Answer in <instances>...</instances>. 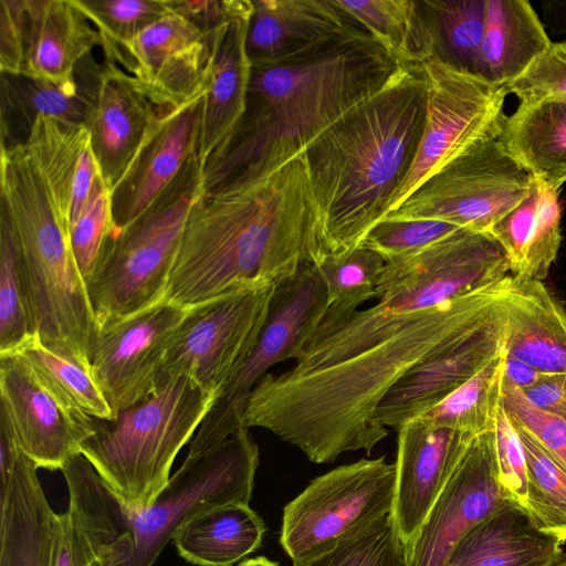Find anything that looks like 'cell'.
Instances as JSON below:
<instances>
[{"mask_svg": "<svg viewBox=\"0 0 566 566\" xmlns=\"http://www.w3.org/2000/svg\"><path fill=\"white\" fill-rule=\"evenodd\" d=\"M509 274L499 243L468 229L386 262L378 303L328 306L295 364L255 385L243 427L272 432L314 463L369 454L388 436L374 418L380 400L419 361L504 312Z\"/></svg>", "mask_w": 566, "mask_h": 566, "instance_id": "6da1fadb", "label": "cell"}, {"mask_svg": "<svg viewBox=\"0 0 566 566\" xmlns=\"http://www.w3.org/2000/svg\"><path fill=\"white\" fill-rule=\"evenodd\" d=\"M302 154L199 196L164 301L192 307L238 291L275 287L325 258Z\"/></svg>", "mask_w": 566, "mask_h": 566, "instance_id": "7a4b0ae2", "label": "cell"}, {"mask_svg": "<svg viewBox=\"0 0 566 566\" xmlns=\"http://www.w3.org/2000/svg\"><path fill=\"white\" fill-rule=\"evenodd\" d=\"M426 101L422 66L399 65L303 151L325 256L358 247L389 212L417 154Z\"/></svg>", "mask_w": 566, "mask_h": 566, "instance_id": "3957f363", "label": "cell"}, {"mask_svg": "<svg viewBox=\"0 0 566 566\" xmlns=\"http://www.w3.org/2000/svg\"><path fill=\"white\" fill-rule=\"evenodd\" d=\"M400 64L371 36L290 64L252 67L245 112L205 164L203 191L243 171L268 172L296 156L377 93Z\"/></svg>", "mask_w": 566, "mask_h": 566, "instance_id": "277c9868", "label": "cell"}, {"mask_svg": "<svg viewBox=\"0 0 566 566\" xmlns=\"http://www.w3.org/2000/svg\"><path fill=\"white\" fill-rule=\"evenodd\" d=\"M0 180V211L17 235L34 334L91 371L99 327L71 247V184L25 146L1 151Z\"/></svg>", "mask_w": 566, "mask_h": 566, "instance_id": "5b68a950", "label": "cell"}, {"mask_svg": "<svg viewBox=\"0 0 566 566\" xmlns=\"http://www.w3.org/2000/svg\"><path fill=\"white\" fill-rule=\"evenodd\" d=\"M214 398L190 377L165 379L147 398L95 424L81 454L123 510L140 512L167 485L175 458Z\"/></svg>", "mask_w": 566, "mask_h": 566, "instance_id": "8992f818", "label": "cell"}, {"mask_svg": "<svg viewBox=\"0 0 566 566\" xmlns=\"http://www.w3.org/2000/svg\"><path fill=\"white\" fill-rule=\"evenodd\" d=\"M203 168L197 151L140 217L112 229L87 283L98 327L164 301L187 218L203 192Z\"/></svg>", "mask_w": 566, "mask_h": 566, "instance_id": "52a82bcc", "label": "cell"}, {"mask_svg": "<svg viewBox=\"0 0 566 566\" xmlns=\"http://www.w3.org/2000/svg\"><path fill=\"white\" fill-rule=\"evenodd\" d=\"M258 465L259 447L243 427L203 453L187 454L150 506L140 512L122 509L132 544L117 566H153L197 515L226 504H249Z\"/></svg>", "mask_w": 566, "mask_h": 566, "instance_id": "ba28073f", "label": "cell"}, {"mask_svg": "<svg viewBox=\"0 0 566 566\" xmlns=\"http://www.w3.org/2000/svg\"><path fill=\"white\" fill-rule=\"evenodd\" d=\"M327 307L326 286L314 264L303 265L275 287L256 340L217 392L188 454L203 453L243 427L247 401L255 385L275 364L296 359Z\"/></svg>", "mask_w": 566, "mask_h": 566, "instance_id": "9c48e42d", "label": "cell"}, {"mask_svg": "<svg viewBox=\"0 0 566 566\" xmlns=\"http://www.w3.org/2000/svg\"><path fill=\"white\" fill-rule=\"evenodd\" d=\"M396 464L360 459L314 480L283 510L280 543L293 565L317 558L391 513Z\"/></svg>", "mask_w": 566, "mask_h": 566, "instance_id": "30bf717a", "label": "cell"}, {"mask_svg": "<svg viewBox=\"0 0 566 566\" xmlns=\"http://www.w3.org/2000/svg\"><path fill=\"white\" fill-rule=\"evenodd\" d=\"M534 181L497 137H488L446 165L382 219H432L489 233L530 195Z\"/></svg>", "mask_w": 566, "mask_h": 566, "instance_id": "8fae6325", "label": "cell"}, {"mask_svg": "<svg viewBox=\"0 0 566 566\" xmlns=\"http://www.w3.org/2000/svg\"><path fill=\"white\" fill-rule=\"evenodd\" d=\"M422 70L427 80L422 135L389 212L472 145L499 137L504 118L505 85L458 70L437 55Z\"/></svg>", "mask_w": 566, "mask_h": 566, "instance_id": "7c38bea8", "label": "cell"}, {"mask_svg": "<svg viewBox=\"0 0 566 566\" xmlns=\"http://www.w3.org/2000/svg\"><path fill=\"white\" fill-rule=\"evenodd\" d=\"M275 287L238 291L189 307L168 346L159 382L186 376L217 395L256 340Z\"/></svg>", "mask_w": 566, "mask_h": 566, "instance_id": "4fadbf2b", "label": "cell"}, {"mask_svg": "<svg viewBox=\"0 0 566 566\" xmlns=\"http://www.w3.org/2000/svg\"><path fill=\"white\" fill-rule=\"evenodd\" d=\"M511 504L499 481L495 429L467 434L441 491L406 551L407 566H444L471 528Z\"/></svg>", "mask_w": 566, "mask_h": 566, "instance_id": "5bb4252c", "label": "cell"}, {"mask_svg": "<svg viewBox=\"0 0 566 566\" xmlns=\"http://www.w3.org/2000/svg\"><path fill=\"white\" fill-rule=\"evenodd\" d=\"M188 308L163 301L99 327L91 373L114 418L156 389L168 346Z\"/></svg>", "mask_w": 566, "mask_h": 566, "instance_id": "9a60e30c", "label": "cell"}, {"mask_svg": "<svg viewBox=\"0 0 566 566\" xmlns=\"http://www.w3.org/2000/svg\"><path fill=\"white\" fill-rule=\"evenodd\" d=\"M0 420L22 453L48 470L80 454L96 424L51 392L19 353L0 355Z\"/></svg>", "mask_w": 566, "mask_h": 566, "instance_id": "2e32d148", "label": "cell"}, {"mask_svg": "<svg viewBox=\"0 0 566 566\" xmlns=\"http://www.w3.org/2000/svg\"><path fill=\"white\" fill-rule=\"evenodd\" d=\"M214 32L170 11L125 43L114 63L156 108L174 109L205 95Z\"/></svg>", "mask_w": 566, "mask_h": 566, "instance_id": "e0dca14e", "label": "cell"}, {"mask_svg": "<svg viewBox=\"0 0 566 566\" xmlns=\"http://www.w3.org/2000/svg\"><path fill=\"white\" fill-rule=\"evenodd\" d=\"M369 33L336 0H255L247 36L252 67L302 62Z\"/></svg>", "mask_w": 566, "mask_h": 566, "instance_id": "ac0fdd59", "label": "cell"}, {"mask_svg": "<svg viewBox=\"0 0 566 566\" xmlns=\"http://www.w3.org/2000/svg\"><path fill=\"white\" fill-rule=\"evenodd\" d=\"M506 335L505 310L427 356L380 400L374 417L376 423L398 431L438 405L504 352Z\"/></svg>", "mask_w": 566, "mask_h": 566, "instance_id": "d6986e66", "label": "cell"}, {"mask_svg": "<svg viewBox=\"0 0 566 566\" xmlns=\"http://www.w3.org/2000/svg\"><path fill=\"white\" fill-rule=\"evenodd\" d=\"M61 471L69 503L59 514L53 566H87L97 557L106 566L119 565L132 544L122 506L81 453Z\"/></svg>", "mask_w": 566, "mask_h": 566, "instance_id": "ffe728a7", "label": "cell"}, {"mask_svg": "<svg viewBox=\"0 0 566 566\" xmlns=\"http://www.w3.org/2000/svg\"><path fill=\"white\" fill-rule=\"evenodd\" d=\"M202 98L158 109L136 156L111 191L113 229L140 217L198 151Z\"/></svg>", "mask_w": 566, "mask_h": 566, "instance_id": "44dd1931", "label": "cell"}, {"mask_svg": "<svg viewBox=\"0 0 566 566\" xmlns=\"http://www.w3.org/2000/svg\"><path fill=\"white\" fill-rule=\"evenodd\" d=\"M391 510L396 534L410 546L441 491L469 433L416 418L398 431Z\"/></svg>", "mask_w": 566, "mask_h": 566, "instance_id": "7402d4cb", "label": "cell"}, {"mask_svg": "<svg viewBox=\"0 0 566 566\" xmlns=\"http://www.w3.org/2000/svg\"><path fill=\"white\" fill-rule=\"evenodd\" d=\"M102 72L103 63L90 53L64 81L1 73V148L24 144L39 116L85 126L97 102Z\"/></svg>", "mask_w": 566, "mask_h": 566, "instance_id": "603a6c76", "label": "cell"}, {"mask_svg": "<svg viewBox=\"0 0 566 566\" xmlns=\"http://www.w3.org/2000/svg\"><path fill=\"white\" fill-rule=\"evenodd\" d=\"M157 113L127 72L114 62L103 61L97 102L85 127L111 191L136 156Z\"/></svg>", "mask_w": 566, "mask_h": 566, "instance_id": "cb8c5ba5", "label": "cell"}, {"mask_svg": "<svg viewBox=\"0 0 566 566\" xmlns=\"http://www.w3.org/2000/svg\"><path fill=\"white\" fill-rule=\"evenodd\" d=\"M38 469L20 450L0 491V566H53L59 513L45 496Z\"/></svg>", "mask_w": 566, "mask_h": 566, "instance_id": "d4e9b609", "label": "cell"}, {"mask_svg": "<svg viewBox=\"0 0 566 566\" xmlns=\"http://www.w3.org/2000/svg\"><path fill=\"white\" fill-rule=\"evenodd\" d=\"M250 19L238 18L213 35L198 147L203 165L226 146L245 112L252 72L247 52Z\"/></svg>", "mask_w": 566, "mask_h": 566, "instance_id": "484cf974", "label": "cell"}, {"mask_svg": "<svg viewBox=\"0 0 566 566\" xmlns=\"http://www.w3.org/2000/svg\"><path fill=\"white\" fill-rule=\"evenodd\" d=\"M505 354L543 375H566V307L543 281L510 274Z\"/></svg>", "mask_w": 566, "mask_h": 566, "instance_id": "4316f807", "label": "cell"}, {"mask_svg": "<svg viewBox=\"0 0 566 566\" xmlns=\"http://www.w3.org/2000/svg\"><path fill=\"white\" fill-rule=\"evenodd\" d=\"M27 50L22 75L49 81L73 76L80 61L101 46L95 27L72 0H25Z\"/></svg>", "mask_w": 566, "mask_h": 566, "instance_id": "83f0119b", "label": "cell"}, {"mask_svg": "<svg viewBox=\"0 0 566 566\" xmlns=\"http://www.w3.org/2000/svg\"><path fill=\"white\" fill-rule=\"evenodd\" d=\"M560 217L558 190L535 180L530 195L491 228L489 234L504 251L511 275L547 277L562 242Z\"/></svg>", "mask_w": 566, "mask_h": 566, "instance_id": "f1b7e54d", "label": "cell"}, {"mask_svg": "<svg viewBox=\"0 0 566 566\" xmlns=\"http://www.w3.org/2000/svg\"><path fill=\"white\" fill-rule=\"evenodd\" d=\"M562 545L538 532L526 512L513 504L471 528L444 566H547Z\"/></svg>", "mask_w": 566, "mask_h": 566, "instance_id": "f546056e", "label": "cell"}, {"mask_svg": "<svg viewBox=\"0 0 566 566\" xmlns=\"http://www.w3.org/2000/svg\"><path fill=\"white\" fill-rule=\"evenodd\" d=\"M552 43L526 0H486L479 76L506 85Z\"/></svg>", "mask_w": 566, "mask_h": 566, "instance_id": "4dcf8cb0", "label": "cell"}, {"mask_svg": "<svg viewBox=\"0 0 566 566\" xmlns=\"http://www.w3.org/2000/svg\"><path fill=\"white\" fill-rule=\"evenodd\" d=\"M497 138L536 181L553 190L566 182V101L518 104Z\"/></svg>", "mask_w": 566, "mask_h": 566, "instance_id": "1f68e13d", "label": "cell"}, {"mask_svg": "<svg viewBox=\"0 0 566 566\" xmlns=\"http://www.w3.org/2000/svg\"><path fill=\"white\" fill-rule=\"evenodd\" d=\"M265 527L249 504L208 510L185 524L174 543L180 556L197 566H232L261 544Z\"/></svg>", "mask_w": 566, "mask_h": 566, "instance_id": "d6a6232c", "label": "cell"}, {"mask_svg": "<svg viewBox=\"0 0 566 566\" xmlns=\"http://www.w3.org/2000/svg\"><path fill=\"white\" fill-rule=\"evenodd\" d=\"M400 65L422 66L436 55V40L420 1L336 0Z\"/></svg>", "mask_w": 566, "mask_h": 566, "instance_id": "836d02e7", "label": "cell"}, {"mask_svg": "<svg viewBox=\"0 0 566 566\" xmlns=\"http://www.w3.org/2000/svg\"><path fill=\"white\" fill-rule=\"evenodd\" d=\"M504 352L417 418L458 432L476 434L496 427L502 407Z\"/></svg>", "mask_w": 566, "mask_h": 566, "instance_id": "e575fe53", "label": "cell"}, {"mask_svg": "<svg viewBox=\"0 0 566 566\" xmlns=\"http://www.w3.org/2000/svg\"><path fill=\"white\" fill-rule=\"evenodd\" d=\"M511 421L527 463L526 514L538 532L563 545L566 543V470L526 428L512 418Z\"/></svg>", "mask_w": 566, "mask_h": 566, "instance_id": "d590c367", "label": "cell"}, {"mask_svg": "<svg viewBox=\"0 0 566 566\" xmlns=\"http://www.w3.org/2000/svg\"><path fill=\"white\" fill-rule=\"evenodd\" d=\"M436 40V55L479 76L486 0H422Z\"/></svg>", "mask_w": 566, "mask_h": 566, "instance_id": "8d00e7d4", "label": "cell"}, {"mask_svg": "<svg viewBox=\"0 0 566 566\" xmlns=\"http://www.w3.org/2000/svg\"><path fill=\"white\" fill-rule=\"evenodd\" d=\"M15 353L64 403L93 419H114L113 410L90 370L46 348L35 334Z\"/></svg>", "mask_w": 566, "mask_h": 566, "instance_id": "74e56055", "label": "cell"}, {"mask_svg": "<svg viewBox=\"0 0 566 566\" xmlns=\"http://www.w3.org/2000/svg\"><path fill=\"white\" fill-rule=\"evenodd\" d=\"M34 335L14 229L0 211V355L18 352Z\"/></svg>", "mask_w": 566, "mask_h": 566, "instance_id": "f35d334b", "label": "cell"}, {"mask_svg": "<svg viewBox=\"0 0 566 566\" xmlns=\"http://www.w3.org/2000/svg\"><path fill=\"white\" fill-rule=\"evenodd\" d=\"M101 36L104 60L114 62L119 49L167 15V0H72Z\"/></svg>", "mask_w": 566, "mask_h": 566, "instance_id": "ab89813d", "label": "cell"}, {"mask_svg": "<svg viewBox=\"0 0 566 566\" xmlns=\"http://www.w3.org/2000/svg\"><path fill=\"white\" fill-rule=\"evenodd\" d=\"M385 264L380 254L361 244L343 255H326L315 266L325 283L328 306L355 311L376 297Z\"/></svg>", "mask_w": 566, "mask_h": 566, "instance_id": "60d3db41", "label": "cell"}, {"mask_svg": "<svg viewBox=\"0 0 566 566\" xmlns=\"http://www.w3.org/2000/svg\"><path fill=\"white\" fill-rule=\"evenodd\" d=\"M293 566H407L406 549L389 513L331 552Z\"/></svg>", "mask_w": 566, "mask_h": 566, "instance_id": "b9f144b4", "label": "cell"}, {"mask_svg": "<svg viewBox=\"0 0 566 566\" xmlns=\"http://www.w3.org/2000/svg\"><path fill=\"white\" fill-rule=\"evenodd\" d=\"M112 229L111 190L101 174L84 208L70 224L71 247L86 284L99 263Z\"/></svg>", "mask_w": 566, "mask_h": 566, "instance_id": "7bdbcfd3", "label": "cell"}, {"mask_svg": "<svg viewBox=\"0 0 566 566\" xmlns=\"http://www.w3.org/2000/svg\"><path fill=\"white\" fill-rule=\"evenodd\" d=\"M459 229L463 228L432 219H382L360 244L376 251L388 262L415 254Z\"/></svg>", "mask_w": 566, "mask_h": 566, "instance_id": "ee69618b", "label": "cell"}, {"mask_svg": "<svg viewBox=\"0 0 566 566\" xmlns=\"http://www.w3.org/2000/svg\"><path fill=\"white\" fill-rule=\"evenodd\" d=\"M505 88L520 104L566 101V41L552 42Z\"/></svg>", "mask_w": 566, "mask_h": 566, "instance_id": "f6af8a7d", "label": "cell"}, {"mask_svg": "<svg viewBox=\"0 0 566 566\" xmlns=\"http://www.w3.org/2000/svg\"><path fill=\"white\" fill-rule=\"evenodd\" d=\"M502 407L566 470V419L564 417L534 407L518 388L504 379Z\"/></svg>", "mask_w": 566, "mask_h": 566, "instance_id": "bcb514c9", "label": "cell"}, {"mask_svg": "<svg viewBox=\"0 0 566 566\" xmlns=\"http://www.w3.org/2000/svg\"><path fill=\"white\" fill-rule=\"evenodd\" d=\"M495 458L500 484L515 506L527 509V463L520 437L501 407L495 427Z\"/></svg>", "mask_w": 566, "mask_h": 566, "instance_id": "7dc6e473", "label": "cell"}, {"mask_svg": "<svg viewBox=\"0 0 566 566\" xmlns=\"http://www.w3.org/2000/svg\"><path fill=\"white\" fill-rule=\"evenodd\" d=\"M27 30L25 0H0V73L22 74Z\"/></svg>", "mask_w": 566, "mask_h": 566, "instance_id": "c3c4849f", "label": "cell"}, {"mask_svg": "<svg viewBox=\"0 0 566 566\" xmlns=\"http://www.w3.org/2000/svg\"><path fill=\"white\" fill-rule=\"evenodd\" d=\"M177 13L206 33L226 27L231 21L252 15L253 1L249 0H167Z\"/></svg>", "mask_w": 566, "mask_h": 566, "instance_id": "681fc988", "label": "cell"}, {"mask_svg": "<svg viewBox=\"0 0 566 566\" xmlns=\"http://www.w3.org/2000/svg\"><path fill=\"white\" fill-rule=\"evenodd\" d=\"M520 390L534 407L566 419V375H542L536 382Z\"/></svg>", "mask_w": 566, "mask_h": 566, "instance_id": "f907efd6", "label": "cell"}, {"mask_svg": "<svg viewBox=\"0 0 566 566\" xmlns=\"http://www.w3.org/2000/svg\"><path fill=\"white\" fill-rule=\"evenodd\" d=\"M99 175L101 170L91 149V145L88 144L78 159L73 179L70 224L84 208Z\"/></svg>", "mask_w": 566, "mask_h": 566, "instance_id": "816d5d0a", "label": "cell"}, {"mask_svg": "<svg viewBox=\"0 0 566 566\" xmlns=\"http://www.w3.org/2000/svg\"><path fill=\"white\" fill-rule=\"evenodd\" d=\"M19 451L9 428L0 420V491L10 480Z\"/></svg>", "mask_w": 566, "mask_h": 566, "instance_id": "f5cc1de1", "label": "cell"}, {"mask_svg": "<svg viewBox=\"0 0 566 566\" xmlns=\"http://www.w3.org/2000/svg\"><path fill=\"white\" fill-rule=\"evenodd\" d=\"M543 374L528 364L505 354L503 379L518 389H524L538 380Z\"/></svg>", "mask_w": 566, "mask_h": 566, "instance_id": "db71d44e", "label": "cell"}, {"mask_svg": "<svg viewBox=\"0 0 566 566\" xmlns=\"http://www.w3.org/2000/svg\"><path fill=\"white\" fill-rule=\"evenodd\" d=\"M546 27L554 34L566 33V0H551L542 3Z\"/></svg>", "mask_w": 566, "mask_h": 566, "instance_id": "11a10c76", "label": "cell"}, {"mask_svg": "<svg viewBox=\"0 0 566 566\" xmlns=\"http://www.w3.org/2000/svg\"><path fill=\"white\" fill-rule=\"evenodd\" d=\"M239 566H279L276 563L268 559L266 557L260 556L250 558L242 562Z\"/></svg>", "mask_w": 566, "mask_h": 566, "instance_id": "9f6ffc18", "label": "cell"}, {"mask_svg": "<svg viewBox=\"0 0 566 566\" xmlns=\"http://www.w3.org/2000/svg\"><path fill=\"white\" fill-rule=\"evenodd\" d=\"M547 566H566V553L562 551Z\"/></svg>", "mask_w": 566, "mask_h": 566, "instance_id": "6f0895ef", "label": "cell"}, {"mask_svg": "<svg viewBox=\"0 0 566 566\" xmlns=\"http://www.w3.org/2000/svg\"><path fill=\"white\" fill-rule=\"evenodd\" d=\"M87 566H106V563L103 558L97 557L93 559Z\"/></svg>", "mask_w": 566, "mask_h": 566, "instance_id": "680465c9", "label": "cell"}]
</instances>
